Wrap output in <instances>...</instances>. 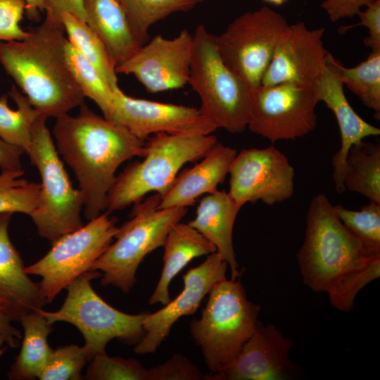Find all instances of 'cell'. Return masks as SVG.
Listing matches in <instances>:
<instances>
[{
    "instance_id": "obj_1",
    "label": "cell",
    "mask_w": 380,
    "mask_h": 380,
    "mask_svg": "<svg viewBox=\"0 0 380 380\" xmlns=\"http://www.w3.org/2000/svg\"><path fill=\"white\" fill-rule=\"evenodd\" d=\"M56 148L79 183L88 220L105 210L106 196L119 166L134 157H144L145 141L122 125L101 117L82 103L75 116L56 118Z\"/></svg>"
},
{
    "instance_id": "obj_2",
    "label": "cell",
    "mask_w": 380,
    "mask_h": 380,
    "mask_svg": "<svg viewBox=\"0 0 380 380\" xmlns=\"http://www.w3.org/2000/svg\"><path fill=\"white\" fill-rule=\"evenodd\" d=\"M23 40L0 42V63L40 115L58 118L84 103L67 62L63 24L44 19Z\"/></svg>"
},
{
    "instance_id": "obj_3",
    "label": "cell",
    "mask_w": 380,
    "mask_h": 380,
    "mask_svg": "<svg viewBox=\"0 0 380 380\" xmlns=\"http://www.w3.org/2000/svg\"><path fill=\"white\" fill-rule=\"evenodd\" d=\"M379 255L366 251L340 220L325 195L319 194L312 198L306 215L304 241L297 253L305 285L329 296Z\"/></svg>"
},
{
    "instance_id": "obj_4",
    "label": "cell",
    "mask_w": 380,
    "mask_h": 380,
    "mask_svg": "<svg viewBox=\"0 0 380 380\" xmlns=\"http://www.w3.org/2000/svg\"><path fill=\"white\" fill-rule=\"evenodd\" d=\"M147 139L143 160L129 164L116 176L106 196L108 212L135 204L150 192L162 197L185 164L201 160L218 142L212 134L162 132Z\"/></svg>"
},
{
    "instance_id": "obj_5",
    "label": "cell",
    "mask_w": 380,
    "mask_h": 380,
    "mask_svg": "<svg viewBox=\"0 0 380 380\" xmlns=\"http://www.w3.org/2000/svg\"><path fill=\"white\" fill-rule=\"evenodd\" d=\"M190 333L213 373L229 365L254 333L260 306L247 298L239 279H225L214 286Z\"/></svg>"
},
{
    "instance_id": "obj_6",
    "label": "cell",
    "mask_w": 380,
    "mask_h": 380,
    "mask_svg": "<svg viewBox=\"0 0 380 380\" xmlns=\"http://www.w3.org/2000/svg\"><path fill=\"white\" fill-rule=\"evenodd\" d=\"M201 99L200 111L217 128L236 134L250 120L253 91L222 60L215 41L202 24L193 34L189 82Z\"/></svg>"
},
{
    "instance_id": "obj_7",
    "label": "cell",
    "mask_w": 380,
    "mask_h": 380,
    "mask_svg": "<svg viewBox=\"0 0 380 380\" xmlns=\"http://www.w3.org/2000/svg\"><path fill=\"white\" fill-rule=\"evenodd\" d=\"M160 196H148L135 203L131 218L125 222L91 270L101 273V283L127 293L136 282L137 270L144 258L163 246L171 227L180 222L187 208H158Z\"/></svg>"
},
{
    "instance_id": "obj_8",
    "label": "cell",
    "mask_w": 380,
    "mask_h": 380,
    "mask_svg": "<svg viewBox=\"0 0 380 380\" xmlns=\"http://www.w3.org/2000/svg\"><path fill=\"white\" fill-rule=\"evenodd\" d=\"M48 118L39 115L32 129L28 156L39 171L41 191L37 208L29 215L39 235L53 243L67 233L81 228L83 198L72 186L46 126Z\"/></svg>"
},
{
    "instance_id": "obj_9",
    "label": "cell",
    "mask_w": 380,
    "mask_h": 380,
    "mask_svg": "<svg viewBox=\"0 0 380 380\" xmlns=\"http://www.w3.org/2000/svg\"><path fill=\"white\" fill-rule=\"evenodd\" d=\"M101 276L100 272L91 270L83 273L68 286L66 298L58 310H40L51 324L64 322L75 326L82 335L84 346L91 358L106 351V345L113 339L137 343L144 335L143 321L147 315V312H123L103 300L91 284L92 279Z\"/></svg>"
},
{
    "instance_id": "obj_10",
    "label": "cell",
    "mask_w": 380,
    "mask_h": 380,
    "mask_svg": "<svg viewBox=\"0 0 380 380\" xmlns=\"http://www.w3.org/2000/svg\"><path fill=\"white\" fill-rule=\"evenodd\" d=\"M118 228L115 218L102 213L81 228L59 237L44 257L25 267L27 274L41 277L39 289L46 303L91 270L113 242Z\"/></svg>"
},
{
    "instance_id": "obj_11",
    "label": "cell",
    "mask_w": 380,
    "mask_h": 380,
    "mask_svg": "<svg viewBox=\"0 0 380 380\" xmlns=\"http://www.w3.org/2000/svg\"><path fill=\"white\" fill-rule=\"evenodd\" d=\"M289 25L281 13L262 6L240 15L215 35L216 47L225 65L254 92Z\"/></svg>"
},
{
    "instance_id": "obj_12",
    "label": "cell",
    "mask_w": 380,
    "mask_h": 380,
    "mask_svg": "<svg viewBox=\"0 0 380 380\" xmlns=\"http://www.w3.org/2000/svg\"><path fill=\"white\" fill-rule=\"evenodd\" d=\"M318 102L315 86L295 82L260 86L253 92L247 128L272 143L303 137L316 127Z\"/></svg>"
},
{
    "instance_id": "obj_13",
    "label": "cell",
    "mask_w": 380,
    "mask_h": 380,
    "mask_svg": "<svg viewBox=\"0 0 380 380\" xmlns=\"http://www.w3.org/2000/svg\"><path fill=\"white\" fill-rule=\"evenodd\" d=\"M228 174V193L241 207L258 201L274 205L294 193V168L287 156L273 145L241 150Z\"/></svg>"
},
{
    "instance_id": "obj_14",
    "label": "cell",
    "mask_w": 380,
    "mask_h": 380,
    "mask_svg": "<svg viewBox=\"0 0 380 380\" xmlns=\"http://www.w3.org/2000/svg\"><path fill=\"white\" fill-rule=\"evenodd\" d=\"M193 34L182 30L172 38L156 35L116 67L118 74L132 75L149 93L182 88L188 84Z\"/></svg>"
},
{
    "instance_id": "obj_15",
    "label": "cell",
    "mask_w": 380,
    "mask_h": 380,
    "mask_svg": "<svg viewBox=\"0 0 380 380\" xmlns=\"http://www.w3.org/2000/svg\"><path fill=\"white\" fill-rule=\"evenodd\" d=\"M110 118L141 140L151 134H209L217 127L199 108L131 97L119 87L113 90Z\"/></svg>"
},
{
    "instance_id": "obj_16",
    "label": "cell",
    "mask_w": 380,
    "mask_h": 380,
    "mask_svg": "<svg viewBox=\"0 0 380 380\" xmlns=\"http://www.w3.org/2000/svg\"><path fill=\"white\" fill-rule=\"evenodd\" d=\"M227 262L215 252L189 270L182 276L184 286L179 294L159 310L147 313L143 321L144 335L134 347V353L145 355L156 352L173 324L183 316L194 315L214 286L227 279Z\"/></svg>"
},
{
    "instance_id": "obj_17",
    "label": "cell",
    "mask_w": 380,
    "mask_h": 380,
    "mask_svg": "<svg viewBox=\"0 0 380 380\" xmlns=\"http://www.w3.org/2000/svg\"><path fill=\"white\" fill-rule=\"evenodd\" d=\"M323 27L308 29L304 23L289 25L279 42L261 86L295 82L315 86L326 67Z\"/></svg>"
},
{
    "instance_id": "obj_18",
    "label": "cell",
    "mask_w": 380,
    "mask_h": 380,
    "mask_svg": "<svg viewBox=\"0 0 380 380\" xmlns=\"http://www.w3.org/2000/svg\"><path fill=\"white\" fill-rule=\"evenodd\" d=\"M292 341L273 324L258 322L239 355L210 380H287L297 374L289 357Z\"/></svg>"
},
{
    "instance_id": "obj_19",
    "label": "cell",
    "mask_w": 380,
    "mask_h": 380,
    "mask_svg": "<svg viewBox=\"0 0 380 380\" xmlns=\"http://www.w3.org/2000/svg\"><path fill=\"white\" fill-rule=\"evenodd\" d=\"M13 214L0 213V307L12 322L42 309L46 304L39 283L25 272L20 253L12 243L8 227Z\"/></svg>"
},
{
    "instance_id": "obj_20",
    "label": "cell",
    "mask_w": 380,
    "mask_h": 380,
    "mask_svg": "<svg viewBox=\"0 0 380 380\" xmlns=\"http://www.w3.org/2000/svg\"><path fill=\"white\" fill-rule=\"evenodd\" d=\"M319 101L333 112L341 134V146L331 160L332 175L336 191L345 189L343 175L346 155L350 148L368 137H376L380 129L363 120L352 108L343 91V84L334 69L326 64L315 84Z\"/></svg>"
},
{
    "instance_id": "obj_21",
    "label": "cell",
    "mask_w": 380,
    "mask_h": 380,
    "mask_svg": "<svg viewBox=\"0 0 380 380\" xmlns=\"http://www.w3.org/2000/svg\"><path fill=\"white\" fill-rule=\"evenodd\" d=\"M236 153V149L217 142L199 163L176 177L160 197L158 208H187L200 196L218 190Z\"/></svg>"
},
{
    "instance_id": "obj_22",
    "label": "cell",
    "mask_w": 380,
    "mask_h": 380,
    "mask_svg": "<svg viewBox=\"0 0 380 380\" xmlns=\"http://www.w3.org/2000/svg\"><path fill=\"white\" fill-rule=\"evenodd\" d=\"M241 208L228 192L217 190L203 197L196 217L189 222L215 246L216 252L230 268L231 279H236L241 274L232 240L234 224Z\"/></svg>"
},
{
    "instance_id": "obj_23",
    "label": "cell",
    "mask_w": 380,
    "mask_h": 380,
    "mask_svg": "<svg viewBox=\"0 0 380 380\" xmlns=\"http://www.w3.org/2000/svg\"><path fill=\"white\" fill-rule=\"evenodd\" d=\"M86 23L105 45L116 67L143 44L118 0H83Z\"/></svg>"
},
{
    "instance_id": "obj_24",
    "label": "cell",
    "mask_w": 380,
    "mask_h": 380,
    "mask_svg": "<svg viewBox=\"0 0 380 380\" xmlns=\"http://www.w3.org/2000/svg\"><path fill=\"white\" fill-rule=\"evenodd\" d=\"M163 267L149 304L165 305L171 298L169 287L172 279L195 258L216 252L215 246L189 223L180 222L170 229L165 243Z\"/></svg>"
},
{
    "instance_id": "obj_25",
    "label": "cell",
    "mask_w": 380,
    "mask_h": 380,
    "mask_svg": "<svg viewBox=\"0 0 380 380\" xmlns=\"http://www.w3.org/2000/svg\"><path fill=\"white\" fill-rule=\"evenodd\" d=\"M41 310V309H40ZM40 310L22 317L23 328L21 348L11 366L7 376L11 380H32L38 378L46 366L53 349L48 342L53 330Z\"/></svg>"
},
{
    "instance_id": "obj_26",
    "label": "cell",
    "mask_w": 380,
    "mask_h": 380,
    "mask_svg": "<svg viewBox=\"0 0 380 380\" xmlns=\"http://www.w3.org/2000/svg\"><path fill=\"white\" fill-rule=\"evenodd\" d=\"M343 184L370 201L380 203V144L362 140L346 155Z\"/></svg>"
},
{
    "instance_id": "obj_27",
    "label": "cell",
    "mask_w": 380,
    "mask_h": 380,
    "mask_svg": "<svg viewBox=\"0 0 380 380\" xmlns=\"http://www.w3.org/2000/svg\"><path fill=\"white\" fill-rule=\"evenodd\" d=\"M327 63L336 72L342 84L380 118V49L371 50L367 58L353 68H346L328 53Z\"/></svg>"
},
{
    "instance_id": "obj_28",
    "label": "cell",
    "mask_w": 380,
    "mask_h": 380,
    "mask_svg": "<svg viewBox=\"0 0 380 380\" xmlns=\"http://www.w3.org/2000/svg\"><path fill=\"white\" fill-rule=\"evenodd\" d=\"M61 22L68 41L94 67L106 83L113 90L119 87L114 61L87 23L68 13L62 14Z\"/></svg>"
},
{
    "instance_id": "obj_29",
    "label": "cell",
    "mask_w": 380,
    "mask_h": 380,
    "mask_svg": "<svg viewBox=\"0 0 380 380\" xmlns=\"http://www.w3.org/2000/svg\"><path fill=\"white\" fill-rule=\"evenodd\" d=\"M9 94L16 103L17 109L9 107L6 95L1 96L0 137L28 154L32 144V126L41 115L15 86H12Z\"/></svg>"
},
{
    "instance_id": "obj_30",
    "label": "cell",
    "mask_w": 380,
    "mask_h": 380,
    "mask_svg": "<svg viewBox=\"0 0 380 380\" xmlns=\"http://www.w3.org/2000/svg\"><path fill=\"white\" fill-rule=\"evenodd\" d=\"M205 0H118L137 39L142 44L149 39L155 23L177 12H187Z\"/></svg>"
},
{
    "instance_id": "obj_31",
    "label": "cell",
    "mask_w": 380,
    "mask_h": 380,
    "mask_svg": "<svg viewBox=\"0 0 380 380\" xmlns=\"http://www.w3.org/2000/svg\"><path fill=\"white\" fill-rule=\"evenodd\" d=\"M65 56L69 68L84 97L92 100L110 120L113 109V91L94 67L68 41Z\"/></svg>"
},
{
    "instance_id": "obj_32",
    "label": "cell",
    "mask_w": 380,
    "mask_h": 380,
    "mask_svg": "<svg viewBox=\"0 0 380 380\" xmlns=\"http://www.w3.org/2000/svg\"><path fill=\"white\" fill-rule=\"evenodd\" d=\"M24 171L1 170L0 173V213H20L30 215L37 208L41 185L23 178Z\"/></svg>"
},
{
    "instance_id": "obj_33",
    "label": "cell",
    "mask_w": 380,
    "mask_h": 380,
    "mask_svg": "<svg viewBox=\"0 0 380 380\" xmlns=\"http://www.w3.org/2000/svg\"><path fill=\"white\" fill-rule=\"evenodd\" d=\"M342 223L361 241L371 255H380V203L374 201L357 210L334 205Z\"/></svg>"
},
{
    "instance_id": "obj_34",
    "label": "cell",
    "mask_w": 380,
    "mask_h": 380,
    "mask_svg": "<svg viewBox=\"0 0 380 380\" xmlns=\"http://www.w3.org/2000/svg\"><path fill=\"white\" fill-rule=\"evenodd\" d=\"M91 356L87 349L75 344L53 349L51 355L38 376L40 380H80L82 371Z\"/></svg>"
},
{
    "instance_id": "obj_35",
    "label": "cell",
    "mask_w": 380,
    "mask_h": 380,
    "mask_svg": "<svg viewBox=\"0 0 380 380\" xmlns=\"http://www.w3.org/2000/svg\"><path fill=\"white\" fill-rule=\"evenodd\" d=\"M83 379L88 380H147L148 369L134 359L110 357L106 351L96 354Z\"/></svg>"
},
{
    "instance_id": "obj_36",
    "label": "cell",
    "mask_w": 380,
    "mask_h": 380,
    "mask_svg": "<svg viewBox=\"0 0 380 380\" xmlns=\"http://www.w3.org/2000/svg\"><path fill=\"white\" fill-rule=\"evenodd\" d=\"M147 380H210L188 358L175 354L163 364L148 369Z\"/></svg>"
},
{
    "instance_id": "obj_37",
    "label": "cell",
    "mask_w": 380,
    "mask_h": 380,
    "mask_svg": "<svg viewBox=\"0 0 380 380\" xmlns=\"http://www.w3.org/2000/svg\"><path fill=\"white\" fill-rule=\"evenodd\" d=\"M24 0H0V42L23 40L29 31L20 27L25 13Z\"/></svg>"
},
{
    "instance_id": "obj_38",
    "label": "cell",
    "mask_w": 380,
    "mask_h": 380,
    "mask_svg": "<svg viewBox=\"0 0 380 380\" xmlns=\"http://www.w3.org/2000/svg\"><path fill=\"white\" fill-rule=\"evenodd\" d=\"M365 7L364 11L360 10L357 13L360 20V23L342 27L338 31L343 34L355 27L365 26L369 30L368 37L363 41L365 45L371 50L380 49V0H375Z\"/></svg>"
},
{
    "instance_id": "obj_39",
    "label": "cell",
    "mask_w": 380,
    "mask_h": 380,
    "mask_svg": "<svg viewBox=\"0 0 380 380\" xmlns=\"http://www.w3.org/2000/svg\"><path fill=\"white\" fill-rule=\"evenodd\" d=\"M375 0H324L322 8L327 13L331 22L357 15L361 8Z\"/></svg>"
},
{
    "instance_id": "obj_40",
    "label": "cell",
    "mask_w": 380,
    "mask_h": 380,
    "mask_svg": "<svg viewBox=\"0 0 380 380\" xmlns=\"http://www.w3.org/2000/svg\"><path fill=\"white\" fill-rule=\"evenodd\" d=\"M45 18L55 23L62 24L61 15L65 13L76 15L86 22L83 0H44Z\"/></svg>"
},
{
    "instance_id": "obj_41",
    "label": "cell",
    "mask_w": 380,
    "mask_h": 380,
    "mask_svg": "<svg viewBox=\"0 0 380 380\" xmlns=\"http://www.w3.org/2000/svg\"><path fill=\"white\" fill-rule=\"evenodd\" d=\"M25 153L20 148L6 142L0 137V168L1 170H22L20 158Z\"/></svg>"
},
{
    "instance_id": "obj_42",
    "label": "cell",
    "mask_w": 380,
    "mask_h": 380,
    "mask_svg": "<svg viewBox=\"0 0 380 380\" xmlns=\"http://www.w3.org/2000/svg\"><path fill=\"white\" fill-rule=\"evenodd\" d=\"M12 320L0 307V338L10 348H15L19 346L23 336L20 331L12 324Z\"/></svg>"
},
{
    "instance_id": "obj_43",
    "label": "cell",
    "mask_w": 380,
    "mask_h": 380,
    "mask_svg": "<svg viewBox=\"0 0 380 380\" xmlns=\"http://www.w3.org/2000/svg\"><path fill=\"white\" fill-rule=\"evenodd\" d=\"M25 1V14L32 20L39 18L40 13L45 11L44 0H24Z\"/></svg>"
},
{
    "instance_id": "obj_44",
    "label": "cell",
    "mask_w": 380,
    "mask_h": 380,
    "mask_svg": "<svg viewBox=\"0 0 380 380\" xmlns=\"http://www.w3.org/2000/svg\"><path fill=\"white\" fill-rule=\"evenodd\" d=\"M263 1L273 5L281 6L283 4H284L287 0H263Z\"/></svg>"
},
{
    "instance_id": "obj_45",
    "label": "cell",
    "mask_w": 380,
    "mask_h": 380,
    "mask_svg": "<svg viewBox=\"0 0 380 380\" xmlns=\"http://www.w3.org/2000/svg\"><path fill=\"white\" fill-rule=\"evenodd\" d=\"M5 343V341H4L3 338H0V356L4 353L6 348H1V346Z\"/></svg>"
}]
</instances>
